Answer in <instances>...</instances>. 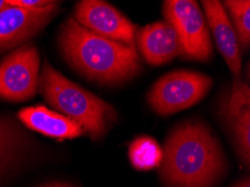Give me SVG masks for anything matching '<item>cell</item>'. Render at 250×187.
I'll return each instance as SVG.
<instances>
[{
    "mask_svg": "<svg viewBox=\"0 0 250 187\" xmlns=\"http://www.w3.org/2000/svg\"><path fill=\"white\" fill-rule=\"evenodd\" d=\"M228 168L218 139L201 121H187L166 139L160 176L166 187H212Z\"/></svg>",
    "mask_w": 250,
    "mask_h": 187,
    "instance_id": "cell-1",
    "label": "cell"
},
{
    "mask_svg": "<svg viewBox=\"0 0 250 187\" xmlns=\"http://www.w3.org/2000/svg\"><path fill=\"white\" fill-rule=\"evenodd\" d=\"M60 45L75 70L102 84H119L135 76L140 68L135 46L98 35L73 18L61 28Z\"/></svg>",
    "mask_w": 250,
    "mask_h": 187,
    "instance_id": "cell-2",
    "label": "cell"
},
{
    "mask_svg": "<svg viewBox=\"0 0 250 187\" xmlns=\"http://www.w3.org/2000/svg\"><path fill=\"white\" fill-rule=\"evenodd\" d=\"M39 85L45 101L61 114L78 122L91 139L102 138L117 120L111 104L64 78L47 61L44 63Z\"/></svg>",
    "mask_w": 250,
    "mask_h": 187,
    "instance_id": "cell-3",
    "label": "cell"
},
{
    "mask_svg": "<svg viewBox=\"0 0 250 187\" xmlns=\"http://www.w3.org/2000/svg\"><path fill=\"white\" fill-rule=\"evenodd\" d=\"M211 86L209 76L191 71H174L155 83L147 99L155 112L168 116L196 104Z\"/></svg>",
    "mask_w": 250,
    "mask_h": 187,
    "instance_id": "cell-4",
    "label": "cell"
},
{
    "mask_svg": "<svg viewBox=\"0 0 250 187\" xmlns=\"http://www.w3.org/2000/svg\"><path fill=\"white\" fill-rule=\"evenodd\" d=\"M163 11L166 21L173 25L180 38L182 56L193 61H209L213 47L208 24L198 2L167 0L164 1Z\"/></svg>",
    "mask_w": 250,
    "mask_h": 187,
    "instance_id": "cell-5",
    "label": "cell"
},
{
    "mask_svg": "<svg viewBox=\"0 0 250 187\" xmlns=\"http://www.w3.org/2000/svg\"><path fill=\"white\" fill-rule=\"evenodd\" d=\"M40 55L36 47L25 45L0 63V98L21 102L32 99L40 84Z\"/></svg>",
    "mask_w": 250,
    "mask_h": 187,
    "instance_id": "cell-6",
    "label": "cell"
},
{
    "mask_svg": "<svg viewBox=\"0 0 250 187\" xmlns=\"http://www.w3.org/2000/svg\"><path fill=\"white\" fill-rule=\"evenodd\" d=\"M75 21L102 37L135 46V24L110 3L100 0H83L75 7Z\"/></svg>",
    "mask_w": 250,
    "mask_h": 187,
    "instance_id": "cell-7",
    "label": "cell"
},
{
    "mask_svg": "<svg viewBox=\"0 0 250 187\" xmlns=\"http://www.w3.org/2000/svg\"><path fill=\"white\" fill-rule=\"evenodd\" d=\"M59 2L46 9L30 10L8 6L0 13V51L20 46L35 36L56 15Z\"/></svg>",
    "mask_w": 250,
    "mask_h": 187,
    "instance_id": "cell-8",
    "label": "cell"
},
{
    "mask_svg": "<svg viewBox=\"0 0 250 187\" xmlns=\"http://www.w3.org/2000/svg\"><path fill=\"white\" fill-rule=\"evenodd\" d=\"M201 3L219 52L228 64L234 80H240V47L227 10L218 0H203Z\"/></svg>",
    "mask_w": 250,
    "mask_h": 187,
    "instance_id": "cell-9",
    "label": "cell"
},
{
    "mask_svg": "<svg viewBox=\"0 0 250 187\" xmlns=\"http://www.w3.org/2000/svg\"><path fill=\"white\" fill-rule=\"evenodd\" d=\"M137 44L140 53L150 65H162L182 55L176 30L166 21H156L140 29Z\"/></svg>",
    "mask_w": 250,
    "mask_h": 187,
    "instance_id": "cell-10",
    "label": "cell"
},
{
    "mask_svg": "<svg viewBox=\"0 0 250 187\" xmlns=\"http://www.w3.org/2000/svg\"><path fill=\"white\" fill-rule=\"evenodd\" d=\"M18 118L32 130L58 140L74 139L84 133L78 122L44 105L21 109Z\"/></svg>",
    "mask_w": 250,
    "mask_h": 187,
    "instance_id": "cell-11",
    "label": "cell"
},
{
    "mask_svg": "<svg viewBox=\"0 0 250 187\" xmlns=\"http://www.w3.org/2000/svg\"><path fill=\"white\" fill-rule=\"evenodd\" d=\"M131 165L138 170H149L160 167L163 159V149L157 141L150 137H139L129 146Z\"/></svg>",
    "mask_w": 250,
    "mask_h": 187,
    "instance_id": "cell-12",
    "label": "cell"
},
{
    "mask_svg": "<svg viewBox=\"0 0 250 187\" xmlns=\"http://www.w3.org/2000/svg\"><path fill=\"white\" fill-rule=\"evenodd\" d=\"M228 10V16L236 32L239 47L247 51L250 44V1L249 0H227L222 3Z\"/></svg>",
    "mask_w": 250,
    "mask_h": 187,
    "instance_id": "cell-13",
    "label": "cell"
},
{
    "mask_svg": "<svg viewBox=\"0 0 250 187\" xmlns=\"http://www.w3.org/2000/svg\"><path fill=\"white\" fill-rule=\"evenodd\" d=\"M24 137L11 122L0 119V174L17 157L22 148Z\"/></svg>",
    "mask_w": 250,
    "mask_h": 187,
    "instance_id": "cell-14",
    "label": "cell"
},
{
    "mask_svg": "<svg viewBox=\"0 0 250 187\" xmlns=\"http://www.w3.org/2000/svg\"><path fill=\"white\" fill-rule=\"evenodd\" d=\"M250 109L249 86L240 80H234L230 92L223 95L220 113L227 124L230 125L245 110Z\"/></svg>",
    "mask_w": 250,
    "mask_h": 187,
    "instance_id": "cell-15",
    "label": "cell"
},
{
    "mask_svg": "<svg viewBox=\"0 0 250 187\" xmlns=\"http://www.w3.org/2000/svg\"><path fill=\"white\" fill-rule=\"evenodd\" d=\"M230 125L241 163L249 167L250 162V109L241 112Z\"/></svg>",
    "mask_w": 250,
    "mask_h": 187,
    "instance_id": "cell-16",
    "label": "cell"
},
{
    "mask_svg": "<svg viewBox=\"0 0 250 187\" xmlns=\"http://www.w3.org/2000/svg\"><path fill=\"white\" fill-rule=\"evenodd\" d=\"M9 6L21 7V8L30 9V10H42L51 7L56 1H50V0H8Z\"/></svg>",
    "mask_w": 250,
    "mask_h": 187,
    "instance_id": "cell-17",
    "label": "cell"
},
{
    "mask_svg": "<svg viewBox=\"0 0 250 187\" xmlns=\"http://www.w3.org/2000/svg\"><path fill=\"white\" fill-rule=\"evenodd\" d=\"M231 187H250V179L248 176L245 178H241L239 182H237L236 184Z\"/></svg>",
    "mask_w": 250,
    "mask_h": 187,
    "instance_id": "cell-18",
    "label": "cell"
},
{
    "mask_svg": "<svg viewBox=\"0 0 250 187\" xmlns=\"http://www.w3.org/2000/svg\"><path fill=\"white\" fill-rule=\"evenodd\" d=\"M42 187H72L67 184H62V183H53V184H48Z\"/></svg>",
    "mask_w": 250,
    "mask_h": 187,
    "instance_id": "cell-19",
    "label": "cell"
},
{
    "mask_svg": "<svg viewBox=\"0 0 250 187\" xmlns=\"http://www.w3.org/2000/svg\"><path fill=\"white\" fill-rule=\"evenodd\" d=\"M8 6V0H0V13H1L3 9H6Z\"/></svg>",
    "mask_w": 250,
    "mask_h": 187,
    "instance_id": "cell-20",
    "label": "cell"
}]
</instances>
